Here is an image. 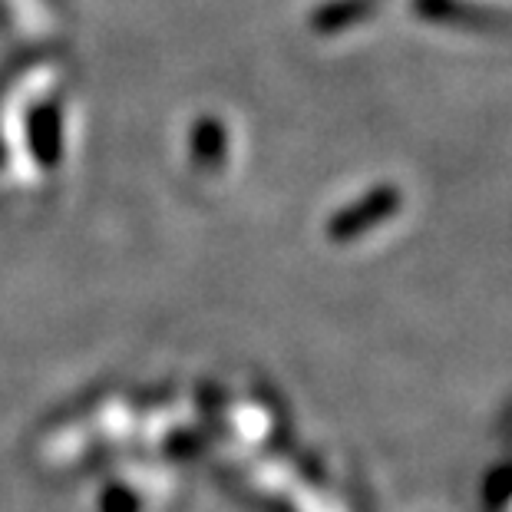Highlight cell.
<instances>
[{
	"label": "cell",
	"mask_w": 512,
	"mask_h": 512,
	"mask_svg": "<svg viewBox=\"0 0 512 512\" xmlns=\"http://www.w3.org/2000/svg\"><path fill=\"white\" fill-rule=\"evenodd\" d=\"M413 10L423 20H430V24L460 27V30H499L509 24L503 14L470 4V0H413Z\"/></svg>",
	"instance_id": "cell-1"
},
{
	"label": "cell",
	"mask_w": 512,
	"mask_h": 512,
	"mask_svg": "<svg viewBox=\"0 0 512 512\" xmlns=\"http://www.w3.org/2000/svg\"><path fill=\"white\" fill-rule=\"evenodd\" d=\"M400 209V192L394 185H384V189H374L367 195L361 205H354V209H347L341 219L331 225V235L334 238H354L367 232L370 225L390 219V215H397Z\"/></svg>",
	"instance_id": "cell-2"
},
{
	"label": "cell",
	"mask_w": 512,
	"mask_h": 512,
	"mask_svg": "<svg viewBox=\"0 0 512 512\" xmlns=\"http://www.w3.org/2000/svg\"><path fill=\"white\" fill-rule=\"evenodd\" d=\"M374 7H377V0H334V4H328L318 14V27L321 30H341L347 24L364 20Z\"/></svg>",
	"instance_id": "cell-3"
}]
</instances>
